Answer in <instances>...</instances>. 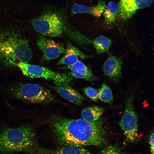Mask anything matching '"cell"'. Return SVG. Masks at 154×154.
I'll use <instances>...</instances> for the list:
<instances>
[{"label": "cell", "mask_w": 154, "mask_h": 154, "mask_svg": "<svg viewBox=\"0 0 154 154\" xmlns=\"http://www.w3.org/2000/svg\"><path fill=\"white\" fill-rule=\"evenodd\" d=\"M32 154H93L83 147L64 146L55 149L39 148Z\"/></svg>", "instance_id": "cell-14"}, {"label": "cell", "mask_w": 154, "mask_h": 154, "mask_svg": "<svg viewBox=\"0 0 154 154\" xmlns=\"http://www.w3.org/2000/svg\"><path fill=\"white\" fill-rule=\"evenodd\" d=\"M39 148L34 128L30 125L6 128L0 131V153L33 154Z\"/></svg>", "instance_id": "cell-3"}, {"label": "cell", "mask_w": 154, "mask_h": 154, "mask_svg": "<svg viewBox=\"0 0 154 154\" xmlns=\"http://www.w3.org/2000/svg\"><path fill=\"white\" fill-rule=\"evenodd\" d=\"M105 110V108L97 106H93L84 108L81 112L82 119L92 122L99 119Z\"/></svg>", "instance_id": "cell-16"}, {"label": "cell", "mask_w": 154, "mask_h": 154, "mask_svg": "<svg viewBox=\"0 0 154 154\" xmlns=\"http://www.w3.org/2000/svg\"><path fill=\"white\" fill-rule=\"evenodd\" d=\"M111 40L102 35L98 36L92 40V44L96 52L98 54L107 52L111 45Z\"/></svg>", "instance_id": "cell-17"}, {"label": "cell", "mask_w": 154, "mask_h": 154, "mask_svg": "<svg viewBox=\"0 0 154 154\" xmlns=\"http://www.w3.org/2000/svg\"><path fill=\"white\" fill-rule=\"evenodd\" d=\"M51 88L60 96L74 104H81L85 98L77 91L73 88L69 84L55 82Z\"/></svg>", "instance_id": "cell-10"}, {"label": "cell", "mask_w": 154, "mask_h": 154, "mask_svg": "<svg viewBox=\"0 0 154 154\" xmlns=\"http://www.w3.org/2000/svg\"><path fill=\"white\" fill-rule=\"evenodd\" d=\"M97 154H122L116 145H110L101 151Z\"/></svg>", "instance_id": "cell-21"}, {"label": "cell", "mask_w": 154, "mask_h": 154, "mask_svg": "<svg viewBox=\"0 0 154 154\" xmlns=\"http://www.w3.org/2000/svg\"><path fill=\"white\" fill-rule=\"evenodd\" d=\"M105 3L102 1H99L95 6L88 7L76 3L74 4L71 8V11L74 14L88 13L99 17L103 14L106 7Z\"/></svg>", "instance_id": "cell-15"}, {"label": "cell", "mask_w": 154, "mask_h": 154, "mask_svg": "<svg viewBox=\"0 0 154 154\" xmlns=\"http://www.w3.org/2000/svg\"><path fill=\"white\" fill-rule=\"evenodd\" d=\"M64 55L58 61L57 65H72L78 61L89 57L70 43L68 44Z\"/></svg>", "instance_id": "cell-12"}, {"label": "cell", "mask_w": 154, "mask_h": 154, "mask_svg": "<svg viewBox=\"0 0 154 154\" xmlns=\"http://www.w3.org/2000/svg\"><path fill=\"white\" fill-rule=\"evenodd\" d=\"M154 0H119L118 17L123 19L131 18L136 11L148 7Z\"/></svg>", "instance_id": "cell-9"}, {"label": "cell", "mask_w": 154, "mask_h": 154, "mask_svg": "<svg viewBox=\"0 0 154 154\" xmlns=\"http://www.w3.org/2000/svg\"><path fill=\"white\" fill-rule=\"evenodd\" d=\"M48 124L56 142L63 146L103 147L106 143V129L102 118L90 122L54 115L50 118Z\"/></svg>", "instance_id": "cell-1"}, {"label": "cell", "mask_w": 154, "mask_h": 154, "mask_svg": "<svg viewBox=\"0 0 154 154\" xmlns=\"http://www.w3.org/2000/svg\"><path fill=\"white\" fill-rule=\"evenodd\" d=\"M32 52L29 42L18 30L0 28V63L5 67L13 68L21 62L27 63Z\"/></svg>", "instance_id": "cell-2"}, {"label": "cell", "mask_w": 154, "mask_h": 154, "mask_svg": "<svg viewBox=\"0 0 154 154\" xmlns=\"http://www.w3.org/2000/svg\"><path fill=\"white\" fill-rule=\"evenodd\" d=\"M134 93L132 92L126 98L124 111L119 122L125 140L128 143H135L138 139V116L133 104Z\"/></svg>", "instance_id": "cell-6"}, {"label": "cell", "mask_w": 154, "mask_h": 154, "mask_svg": "<svg viewBox=\"0 0 154 154\" xmlns=\"http://www.w3.org/2000/svg\"><path fill=\"white\" fill-rule=\"evenodd\" d=\"M17 66L24 75L29 78L50 79L55 82L68 84L72 80L71 77L66 74L56 72L44 66L22 62Z\"/></svg>", "instance_id": "cell-7"}, {"label": "cell", "mask_w": 154, "mask_h": 154, "mask_svg": "<svg viewBox=\"0 0 154 154\" xmlns=\"http://www.w3.org/2000/svg\"><path fill=\"white\" fill-rule=\"evenodd\" d=\"M121 59L115 56H109L103 64L104 75L115 82H117L121 75Z\"/></svg>", "instance_id": "cell-11"}, {"label": "cell", "mask_w": 154, "mask_h": 154, "mask_svg": "<svg viewBox=\"0 0 154 154\" xmlns=\"http://www.w3.org/2000/svg\"><path fill=\"white\" fill-rule=\"evenodd\" d=\"M37 45L38 49L42 51L43 58L45 60L55 59L65 53L66 51L63 45L43 37L38 38Z\"/></svg>", "instance_id": "cell-8"}, {"label": "cell", "mask_w": 154, "mask_h": 154, "mask_svg": "<svg viewBox=\"0 0 154 154\" xmlns=\"http://www.w3.org/2000/svg\"><path fill=\"white\" fill-rule=\"evenodd\" d=\"M98 98L102 101L111 104L113 101L112 90L106 84L103 83L101 86L98 91Z\"/></svg>", "instance_id": "cell-19"}, {"label": "cell", "mask_w": 154, "mask_h": 154, "mask_svg": "<svg viewBox=\"0 0 154 154\" xmlns=\"http://www.w3.org/2000/svg\"><path fill=\"white\" fill-rule=\"evenodd\" d=\"M82 91L92 100L97 101L98 98V91L94 88L88 86L83 88Z\"/></svg>", "instance_id": "cell-20"}, {"label": "cell", "mask_w": 154, "mask_h": 154, "mask_svg": "<svg viewBox=\"0 0 154 154\" xmlns=\"http://www.w3.org/2000/svg\"><path fill=\"white\" fill-rule=\"evenodd\" d=\"M150 151L152 154H154V129L151 132L148 138Z\"/></svg>", "instance_id": "cell-22"}, {"label": "cell", "mask_w": 154, "mask_h": 154, "mask_svg": "<svg viewBox=\"0 0 154 154\" xmlns=\"http://www.w3.org/2000/svg\"><path fill=\"white\" fill-rule=\"evenodd\" d=\"M31 24L37 33L45 36L59 37L63 34L65 29L62 17L58 13L50 11L33 19Z\"/></svg>", "instance_id": "cell-5"}, {"label": "cell", "mask_w": 154, "mask_h": 154, "mask_svg": "<svg viewBox=\"0 0 154 154\" xmlns=\"http://www.w3.org/2000/svg\"><path fill=\"white\" fill-rule=\"evenodd\" d=\"M8 92L13 98L27 103L46 104L54 100L49 90L35 84L16 83L9 87Z\"/></svg>", "instance_id": "cell-4"}, {"label": "cell", "mask_w": 154, "mask_h": 154, "mask_svg": "<svg viewBox=\"0 0 154 154\" xmlns=\"http://www.w3.org/2000/svg\"><path fill=\"white\" fill-rule=\"evenodd\" d=\"M73 77L82 78L92 82L96 79L91 70L82 62L79 61L76 63L67 66Z\"/></svg>", "instance_id": "cell-13"}, {"label": "cell", "mask_w": 154, "mask_h": 154, "mask_svg": "<svg viewBox=\"0 0 154 154\" xmlns=\"http://www.w3.org/2000/svg\"><path fill=\"white\" fill-rule=\"evenodd\" d=\"M118 4L114 1L109 3L106 6L103 12V15L106 23L109 24L115 22L118 12Z\"/></svg>", "instance_id": "cell-18"}]
</instances>
